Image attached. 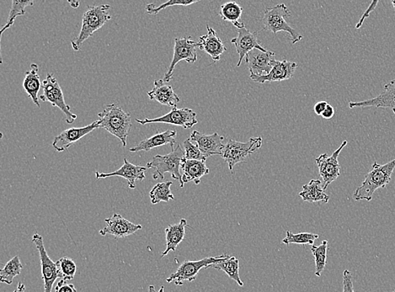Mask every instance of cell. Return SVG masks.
<instances>
[{
  "mask_svg": "<svg viewBox=\"0 0 395 292\" xmlns=\"http://www.w3.org/2000/svg\"><path fill=\"white\" fill-rule=\"evenodd\" d=\"M183 148L185 159L186 160H198L206 162L207 158L204 155L197 145L193 144L190 139L184 141Z\"/></svg>",
  "mask_w": 395,
  "mask_h": 292,
  "instance_id": "37",
  "label": "cell"
},
{
  "mask_svg": "<svg viewBox=\"0 0 395 292\" xmlns=\"http://www.w3.org/2000/svg\"><path fill=\"white\" fill-rule=\"evenodd\" d=\"M391 4L395 11V0H392Z\"/></svg>",
  "mask_w": 395,
  "mask_h": 292,
  "instance_id": "46",
  "label": "cell"
},
{
  "mask_svg": "<svg viewBox=\"0 0 395 292\" xmlns=\"http://www.w3.org/2000/svg\"><path fill=\"white\" fill-rule=\"evenodd\" d=\"M238 37L231 39V43H233L236 48L239 55V62L237 67L241 65L244 59H246L248 52L254 49H259L263 52H268L265 47L261 45L258 41V33H251L246 26L245 28L237 29Z\"/></svg>",
  "mask_w": 395,
  "mask_h": 292,
  "instance_id": "15",
  "label": "cell"
},
{
  "mask_svg": "<svg viewBox=\"0 0 395 292\" xmlns=\"http://www.w3.org/2000/svg\"><path fill=\"white\" fill-rule=\"evenodd\" d=\"M38 73V65L35 64H30V70L25 72L23 88L26 94L32 98L33 103L38 108H41L38 93L41 90V87H42V83H41V78H40Z\"/></svg>",
  "mask_w": 395,
  "mask_h": 292,
  "instance_id": "26",
  "label": "cell"
},
{
  "mask_svg": "<svg viewBox=\"0 0 395 292\" xmlns=\"http://www.w3.org/2000/svg\"><path fill=\"white\" fill-rule=\"evenodd\" d=\"M198 43L193 41L192 37H181L175 39L174 55L170 67L164 77V82L168 83L173 78V73L176 66L181 61L188 62V64H194L198 60L197 47Z\"/></svg>",
  "mask_w": 395,
  "mask_h": 292,
  "instance_id": "9",
  "label": "cell"
},
{
  "mask_svg": "<svg viewBox=\"0 0 395 292\" xmlns=\"http://www.w3.org/2000/svg\"><path fill=\"white\" fill-rule=\"evenodd\" d=\"M228 255L207 257L200 260H186L181 264L175 273L166 279L168 283L175 282L176 286H182L185 281L193 282L196 280L198 273L202 269L212 267V265L229 258Z\"/></svg>",
  "mask_w": 395,
  "mask_h": 292,
  "instance_id": "6",
  "label": "cell"
},
{
  "mask_svg": "<svg viewBox=\"0 0 395 292\" xmlns=\"http://www.w3.org/2000/svg\"><path fill=\"white\" fill-rule=\"evenodd\" d=\"M378 4L379 1H372L371 3L370 6L367 8V10L365 12H364V14L362 15L360 21H359L358 23L357 24L356 29H360L362 28L364 21H365L367 18L370 16V13L375 10L377 6H378Z\"/></svg>",
  "mask_w": 395,
  "mask_h": 292,
  "instance_id": "40",
  "label": "cell"
},
{
  "mask_svg": "<svg viewBox=\"0 0 395 292\" xmlns=\"http://www.w3.org/2000/svg\"><path fill=\"white\" fill-rule=\"evenodd\" d=\"M181 170L183 171L182 175V187L186 183L194 182L199 185L203 176L210 174V169L206 165V162L198 160H186L182 162Z\"/></svg>",
  "mask_w": 395,
  "mask_h": 292,
  "instance_id": "24",
  "label": "cell"
},
{
  "mask_svg": "<svg viewBox=\"0 0 395 292\" xmlns=\"http://www.w3.org/2000/svg\"><path fill=\"white\" fill-rule=\"evenodd\" d=\"M275 56H276L275 52L272 51L263 52L254 49L248 52L245 61L251 75L258 77L268 75L273 69Z\"/></svg>",
  "mask_w": 395,
  "mask_h": 292,
  "instance_id": "16",
  "label": "cell"
},
{
  "mask_svg": "<svg viewBox=\"0 0 395 292\" xmlns=\"http://www.w3.org/2000/svg\"><path fill=\"white\" fill-rule=\"evenodd\" d=\"M147 167H142L132 165L128 162L127 158H124V165L117 171L113 173H95L96 179L109 178V177H122L127 181L128 188L135 189L137 180H144L145 179V172L147 171Z\"/></svg>",
  "mask_w": 395,
  "mask_h": 292,
  "instance_id": "18",
  "label": "cell"
},
{
  "mask_svg": "<svg viewBox=\"0 0 395 292\" xmlns=\"http://www.w3.org/2000/svg\"><path fill=\"white\" fill-rule=\"evenodd\" d=\"M212 267L227 274L228 276L236 282L239 286H244V283L239 277V261L234 256H229L228 259L212 265Z\"/></svg>",
  "mask_w": 395,
  "mask_h": 292,
  "instance_id": "29",
  "label": "cell"
},
{
  "mask_svg": "<svg viewBox=\"0 0 395 292\" xmlns=\"http://www.w3.org/2000/svg\"><path fill=\"white\" fill-rule=\"evenodd\" d=\"M207 33L199 38L198 47L200 50L204 51L211 57L214 64L219 62L221 56L227 51L222 40L217 37L216 30L207 25Z\"/></svg>",
  "mask_w": 395,
  "mask_h": 292,
  "instance_id": "21",
  "label": "cell"
},
{
  "mask_svg": "<svg viewBox=\"0 0 395 292\" xmlns=\"http://www.w3.org/2000/svg\"><path fill=\"white\" fill-rule=\"evenodd\" d=\"M299 197L306 202L328 203L330 197L324 189L323 182L319 180H312L307 185H304L303 190L299 193Z\"/></svg>",
  "mask_w": 395,
  "mask_h": 292,
  "instance_id": "27",
  "label": "cell"
},
{
  "mask_svg": "<svg viewBox=\"0 0 395 292\" xmlns=\"http://www.w3.org/2000/svg\"><path fill=\"white\" fill-rule=\"evenodd\" d=\"M136 122L141 124V125L151 123L171 124V125L183 127L184 129H190V128L197 125L198 122L197 120V113L193 112L192 109H178L177 107L172 108L171 112L161 117L154 119L146 118L144 120L136 119Z\"/></svg>",
  "mask_w": 395,
  "mask_h": 292,
  "instance_id": "12",
  "label": "cell"
},
{
  "mask_svg": "<svg viewBox=\"0 0 395 292\" xmlns=\"http://www.w3.org/2000/svg\"><path fill=\"white\" fill-rule=\"evenodd\" d=\"M25 286L23 283L20 282L18 284L17 288L14 292H25Z\"/></svg>",
  "mask_w": 395,
  "mask_h": 292,
  "instance_id": "43",
  "label": "cell"
},
{
  "mask_svg": "<svg viewBox=\"0 0 395 292\" xmlns=\"http://www.w3.org/2000/svg\"><path fill=\"white\" fill-rule=\"evenodd\" d=\"M190 139L196 143L199 149L207 158H210L212 155H220L221 156L225 147L224 136H220L217 132L212 135H206L194 131L190 134Z\"/></svg>",
  "mask_w": 395,
  "mask_h": 292,
  "instance_id": "19",
  "label": "cell"
},
{
  "mask_svg": "<svg viewBox=\"0 0 395 292\" xmlns=\"http://www.w3.org/2000/svg\"><path fill=\"white\" fill-rule=\"evenodd\" d=\"M186 227H189L188 221L181 219L178 224L170 225L166 229V249L161 255L162 258L165 257L171 251L175 252L180 243L184 240Z\"/></svg>",
  "mask_w": 395,
  "mask_h": 292,
  "instance_id": "25",
  "label": "cell"
},
{
  "mask_svg": "<svg viewBox=\"0 0 395 292\" xmlns=\"http://www.w3.org/2000/svg\"><path fill=\"white\" fill-rule=\"evenodd\" d=\"M349 108H389L393 110L395 115V78L393 81L386 83L384 87L383 92L374 98L357 101H350L348 104Z\"/></svg>",
  "mask_w": 395,
  "mask_h": 292,
  "instance_id": "17",
  "label": "cell"
},
{
  "mask_svg": "<svg viewBox=\"0 0 395 292\" xmlns=\"http://www.w3.org/2000/svg\"><path fill=\"white\" fill-rule=\"evenodd\" d=\"M69 4L70 6L74 8H77L79 6V4H81V3H79V1H70Z\"/></svg>",
  "mask_w": 395,
  "mask_h": 292,
  "instance_id": "45",
  "label": "cell"
},
{
  "mask_svg": "<svg viewBox=\"0 0 395 292\" xmlns=\"http://www.w3.org/2000/svg\"><path fill=\"white\" fill-rule=\"evenodd\" d=\"M55 292H77V290L73 284H69L66 281L61 280L57 282Z\"/></svg>",
  "mask_w": 395,
  "mask_h": 292,
  "instance_id": "39",
  "label": "cell"
},
{
  "mask_svg": "<svg viewBox=\"0 0 395 292\" xmlns=\"http://www.w3.org/2000/svg\"><path fill=\"white\" fill-rule=\"evenodd\" d=\"M297 68V64L292 62L275 60L273 63V69L268 75L261 77L251 75V78L253 81L260 83L288 81L294 77Z\"/></svg>",
  "mask_w": 395,
  "mask_h": 292,
  "instance_id": "20",
  "label": "cell"
},
{
  "mask_svg": "<svg viewBox=\"0 0 395 292\" xmlns=\"http://www.w3.org/2000/svg\"><path fill=\"white\" fill-rule=\"evenodd\" d=\"M150 100L157 101L159 104L176 107L180 103L178 95L176 94L171 86L166 85L163 79L154 81L153 90L147 93Z\"/></svg>",
  "mask_w": 395,
  "mask_h": 292,
  "instance_id": "23",
  "label": "cell"
},
{
  "mask_svg": "<svg viewBox=\"0 0 395 292\" xmlns=\"http://www.w3.org/2000/svg\"><path fill=\"white\" fill-rule=\"evenodd\" d=\"M22 269L23 267H22L19 256H15L0 271V281L6 284L11 285L14 279L21 273Z\"/></svg>",
  "mask_w": 395,
  "mask_h": 292,
  "instance_id": "31",
  "label": "cell"
},
{
  "mask_svg": "<svg viewBox=\"0 0 395 292\" xmlns=\"http://www.w3.org/2000/svg\"><path fill=\"white\" fill-rule=\"evenodd\" d=\"M98 117L99 128H104L109 134L117 136L125 148L132 127L131 115L124 112L119 105L113 104L106 106L103 112L98 114Z\"/></svg>",
  "mask_w": 395,
  "mask_h": 292,
  "instance_id": "2",
  "label": "cell"
},
{
  "mask_svg": "<svg viewBox=\"0 0 395 292\" xmlns=\"http://www.w3.org/2000/svg\"><path fill=\"white\" fill-rule=\"evenodd\" d=\"M243 14V8L236 2H228L222 4L219 10V16L222 20L231 22L237 29L245 28V24L239 21Z\"/></svg>",
  "mask_w": 395,
  "mask_h": 292,
  "instance_id": "28",
  "label": "cell"
},
{
  "mask_svg": "<svg viewBox=\"0 0 395 292\" xmlns=\"http://www.w3.org/2000/svg\"><path fill=\"white\" fill-rule=\"evenodd\" d=\"M33 242L39 252L40 260H41L42 279L44 281V292H52V286L57 278H63L57 267V263L53 262L48 256L45 246H44L43 238L40 234L35 233L33 237Z\"/></svg>",
  "mask_w": 395,
  "mask_h": 292,
  "instance_id": "11",
  "label": "cell"
},
{
  "mask_svg": "<svg viewBox=\"0 0 395 292\" xmlns=\"http://www.w3.org/2000/svg\"><path fill=\"white\" fill-rule=\"evenodd\" d=\"M291 16L292 13L285 4L265 8L263 18V29L273 34L285 32L290 35L292 44H296L303 39V35L287 23L286 18Z\"/></svg>",
  "mask_w": 395,
  "mask_h": 292,
  "instance_id": "5",
  "label": "cell"
},
{
  "mask_svg": "<svg viewBox=\"0 0 395 292\" xmlns=\"http://www.w3.org/2000/svg\"><path fill=\"white\" fill-rule=\"evenodd\" d=\"M263 138L261 136L252 138L246 143L231 139L225 144L221 157L227 162L229 170L233 171L234 167L237 163L246 162L248 158L259 150L263 146Z\"/></svg>",
  "mask_w": 395,
  "mask_h": 292,
  "instance_id": "7",
  "label": "cell"
},
{
  "mask_svg": "<svg viewBox=\"0 0 395 292\" xmlns=\"http://www.w3.org/2000/svg\"><path fill=\"white\" fill-rule=\"evenodd\" d=\"M176 131L167 130L164 132H157L156 134L151 138L140 141L136 147L130 149V152H149L150 150L162 147V146L170 145L171 148H174L176 144Z\"/></svg>",
  "mask_w": 395,
  "mask_h": 292,
  "instance_id": "22",
  "label": "cell"
},
{
  "mask_svg": "<svg viewBox=\"0 0 395 292\" xmlns=\"http://www.w3.org/2000/svg\"><path fill=\"white\" fill-rule=\"evenodd\" d=\"M394 169L395 158L385 165L375 162L365 180L354 192V200L371 202L377 189H384L390 183Z\"/></svg>",
  "mask_w": 395,
  "mask_h": 292,
  "instance_id": "1",
  "label": "cell"
},
{
  "mask_svg": "<svg viewBox=\"0 0 395 292\" xmlns=\"http://www.w3.org/2000/svg\"><path fill=\"white\" fill-rule=\"evenodd\" d=\"M109 4H101V6H88L84 13L81 33L78 37L71 42L74 51L81 49L83 43L92 37L97 30L103 28L106 22L112 19L109 11Z\"/></svg>",
  "mask_w": 395,
  "mask_h": 292,
  "instance_id": "3",
  "label": "cell"
},
{
  "mask_svg": "<svg viewBox=\"0 0 395 292\" xmlns=\"http://www.w3.org/2000/svg\"><path fill=\"white\" fill-rule=\"evenodd\" d=\"M328 103L326 101H319L315 104L314 110V112L318 115V116H322L324 112H325L327 107Z\"/></svg>",
  "mask_w": 395,
  "mask_h": 292,
  "instance_id": "41",
  "label": "cell"
},
{
  "mask_svg": "<svg viewBox=\"0 0 395 292\" xmlns=\"http://www.w3.org/2000/svg\"><path fill=\"white\" fill-rule=\"evenodd\" d=\"M393 292H395V289L393 291Z\"/></svg>",
  "mask_w": 395,
  "mask_h": 292,
  "instance_id": "47",
  "label": "cell"
},
{
  "mask_svg": "<svg viewBox=\"0 0 395 292\" xmlns=\"http://www.w3.org/2000/svg\"><path fill=\"white\" fill-rule=\"evenodd\" d=\"M343 292H355L353 274L348 269L343 272Z\"/></svg>",
  "mask_w": 395,
  "mask_h": 292,
  "instance_id": "38",
  "label": "cell"
},
{
  "mask_svg": "<svg viewBox=\"0 0 395 292\" xmlns=\"http://www.w3.org/2000/svg\"><path fill=\"white\" fill-rule=\"evenodd\" d=\"M335 113H336L335 108L333 107V106L331 105L330 104H328L327 107L325 112H323L321 117L323 118L327 119V120H329V119L334 117Z\"/></svg>",
  "mask_w": 395,
  "mask_h": 292,
  "instance_id": "42",
  "label": "cell"
},
{
  "mask_svg": "<svg viewBox=\"0 0 395 292\" xmlns=\"http://www.w3.org/2000/svg\"><path fill=\"white\" fill-rule=\"evenodd\" d=\"M318 234L309 233H292L287 231V235L282 240L284 245H290L292 243L302 245H313L315 240H318Z\"/></svg>",
  "mask_w": 395,
  "mask_h": 292,
  "instance_id": "34",
  "label": "cell"
},
{
  "mask_svg": "<svg viewBox=\"0 0 395 292\" xmlns=\"http://www.w3.org/2000/svg\"><path fill=\"white\" fill-rule=\"evenodd\" d=\"M56 263L63 276V280L66 281L73 280L77 271L76 264L74 263V261L68 257H63L57 260Z\"/></svg>",
  "mask_w": 395,
  "mask_h": 292,
  "instance_id": "35",
  "label": "cell"
},
{
  "mask_svg": "<svg viewBox=\"0 0 395 292\" xmlns=\"http://www.w3.org/2000/svg\"><path fill=\"white\" fill-rule=\"evenodd\" d=\"M171 181L166 182H161L155 185L151 192L150 199L153 205H156L159 202H168L171 200H175L174 194L171 192Z\"/></svg>",
  "mask_w": 395,
  "mask_h": 292,
  "instance_id": "30",
  "label": "cell"
},
{
  "mask_svg": "<svg viewBox=\"0 0 395 292\" xmlns=\"http://www.w3.org/2000/svg\"><path fill=\"white\" fill-rule=\"evenodd\" d=\"M199 0H170L165 4H161V6H155L154 4H149L146 6V11H147L149 15H157L158 13L161 12L162 10L171 6H192L193 4H196Z\"/></svg>",
  "mask_w": 395,
  "mask_h": 292,
  "instance_id": "36",
  "label": "cell"
},
{
  "mask_svg": "<svg viewBox=\"0 0 395 292\" xmlns=\"http://www.w3.org/2000/svg\"><path fill=\"white\" fill-rule=\"evenodd\" d=\"M185 159V151L179 144L171 148V152L166 155H156L147 163L148 169L154 170V180L165 179L166 173H170L173 179L179 180L182 187V175L181 174L182 162Z\"/></svg>",
  "mask_w": 395,
  "mask_h": 292,
  "instance_id": "4",
  "label": "cell"
},
{
  "mask_svg": "<svg viewBox=\"0 0 395 292\" xmlns=\"http://www.w3.org/2000/svg\"><path fill=\"white\" fill-rule=\"evenodd\" d=\"M105 228L99 232L101 236L113 235L117 238H122L130 236L143 228V226L132 223L118 214L105 219Z\"/></svg>",
  "mask_w": 395,
  "mask_h": 292,
  "instance_id": "14",
  "label": "cell"
},
{
  "mask_svg": "<svg viewBox=\"0 0 395 292\" xmlns=\"http://www.w3.org/2000/svg\"><path fill=\"white\" fill-rule=\"evenodd\" d=\"M43 94L39 100L48 101L53 106L63 112L66 116V122L73 124L77 119L76 115L71 112L70 106L65 103L63 90L56 78L52 74H47L45 81L42 82Z\"/></svg>",
  "mask_w": 395,
  "mask_h": 292,
  "instance_id": "8",
  "label": "cell"
},
{
  "mask_svg": "<svg viewBox=\"0 0 395 292\" xmlns=\"http://www.w3.org/2000/svg\"><path fill=\"white\" fill-rule=\"evenodd\" d=\"M33 1H16V0H13L11 10L10 11V16H8L7 23L3 26L1 32H0L1 37L4 30L11 28V26L14 25L15 21L18 16H24L25 14V8L33 6Z\"/></svg>",
  "mask_w": 395,
  "mask_h": 292,
  "instance_id": "33",
  "label": "cell"
},
{
  "mask_svg": "<svg viewBox=\"0 0 395 292\" xmlns=\"http://www.w3.org/2000/svg\"><path fill=\"white\" fill-rule=\"evenodd\" d=\"M98 122H94L86 127L69 128V129L62 132L59 135L55 136L52 141V147L55 148L57 152H64L69 149L71 146L77 143L91 132L96 129H98Z\"/></svg>",
  "mask_w": 395,
  "mask_h": 292,
  "instance_id": "13",
  "label": "cell"
},
{
  "mask_svg": "<svg viewBox=\"0 0 395 292\" xmlns=\"http://www.w3.org/2000/svg\"><path fill=\"white\" fill-rule=\"evenodd\" d=\"M348 141H344L339 148H337L331 156H328L327 153H323L321 156L315 159L316 162L319 175H321L324 189L328 187L340 175V166L338 161L339 155L343 149L348 145Z\"/></svg>",
  "mask_w": 395,
  "mask_h": 292,
  "instance_id": "10",
  "label": "cell"
},
{
  "mask_svg": "<svg viewBox=\"0 0 395 292\" xmlns=\"http://www.w3.org/2000/svg\"><path fill=\"white\" fill-rule=\"evenodd\" d=\"M149 292H155V287L154 286H150L149 287ZM159 292H165V286H162Z\"/></svg>",
  "mask_w": 395,
  "mask_h": 292,
  "instance_id": "44",
  "label": "cell"
},
{
  "mask_svg": "<svg viewBox=\"0 0 395 292\" xmlns=\"http://www.w3.org/2000/svg\"><path fill=\"white\" fill-rule=\"evenodd\" d=\"M328 241L324 240L321 245H313L312 253L315 259V276H321V273L325 269L327 259Z\"/></svg>",
  "mask_w": 395,
  "mask_h": 292,
  "instance_id": "32",
  "label": "cell"
}]
</instances>
